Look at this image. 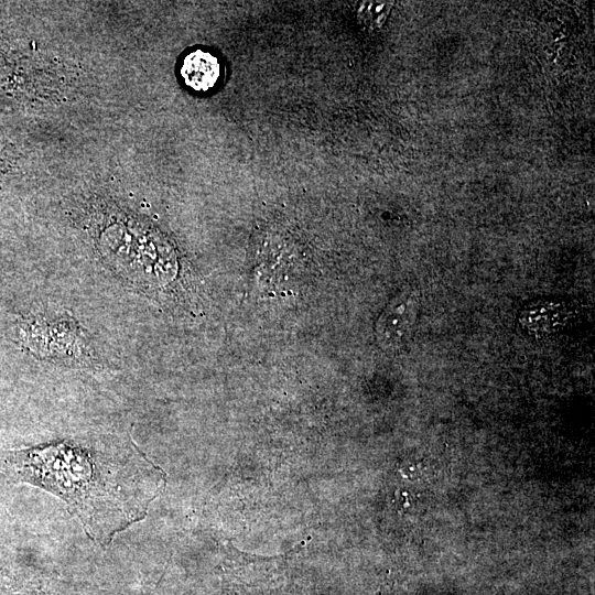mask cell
Masks as SVG:
<instances>
[{
  "instance_id": "cell-2",
  "label": "cell",
  "mask_w": 595,
  "mask_h": 595,
  "mask_svg": "<svg viewBox=\"0 0 595 595\" xmlns=\"http://www.w3.org/2000/svg\"><path fill=\"white\" fill-rule=\"evenodd\" d=\"M28 346L40 357L83 360L90 357L82 328L68 320H35L25 328Z\"/></svg>"
},
{
  "instance_id": "cell-5",
  "label": "cell",
  "mask_w": 595,
  "mask_h": 595,
  "mask_svg": "<svg viewBox=\"0 0 595 595\" xmlns=\"http://www.w3.org/2000/svg\"><path fill=\"white\" fill-rule=\"evenodd\" d=\"M391 8L392 2L366 1L361 3L358 10V18L371 29L380 28L387 20Z\"/></svg>"
},
{
  "instance_id": "cell-4",
  "label": "cell",
  "mask_w": 595,
  "mask_h": 595,
  "mask_svg": "<svg viewBox=\"0 0 595 595\" xmlns=\"http://www.w3.org/2000/svg\"><path fill=\"white\" fill-rule=\"evenodd\" d=\"M180 73L187 87L196 91H207L216 85L220 76V64L210 52L195 50L184 57Z\"/></svg>"
},
{
  "instance_id": "cell-1",
  "label": "cell",
  "mask_w": 595,
  "mask_h": 595,
  "mask_svg": "<svg viewBox=\"0 0 595 595\" xmlns=\"http://www.w3.org/2000/svg\"><path fill=\"white\" fill-rule=\"evenodd\" d=\"M0 477L65 501L86 533L106 545L142 520L165 473L129 440L74 439L0 454Z\"/></svg>"
},
{
  "instance_id": "cell-3",
  "label": "cell",
  "mask_w": 595,
  "mask_h": 595,
  "mask_svg": "<svg viewBox=\"0 0 595 595\" xmlns=\"http://www.w3.org/2000/svg\"><path fill=\"white\" fill-rule=\"evenodd\" d=\"M419 302L413 291H401L387 304L376 322L379 346L397 353L411 342L418 320Z\"/></svg>"
}]
</instances>
